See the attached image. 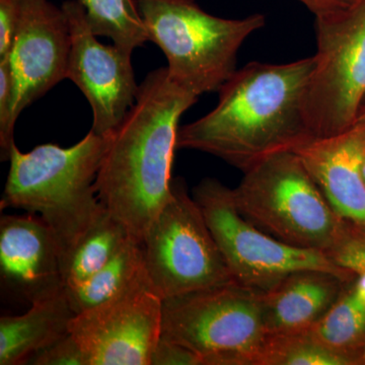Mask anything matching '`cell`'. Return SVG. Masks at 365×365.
Returning a JSON list of instances; mask_svg holds the SVG:
<instances>
[{
    "mask_svg": "<svg viewBox=\"0 0 365 365\" xmlns=\"http://www.w3.org/2000/svg\"><path fill=\"white\" fill-rule=\"evenodd\" d=\"M313 57L285 64L251 62L218 91L212 111L178 131L177 150L208 153L241 170L314 138L304 97Z\"/></svg>",
    "mask_w": 365,
    "mask_h": 365,
    "instance_id": "1",
    "label": "cell"
},
{
    "mask_svg": "<svg viewBox=\"0 0 365 365\" xmlns=\"http://www.w3.org/2000/svg\"><path fill=\"white\" fill-rule=\"evenodd\" d=\"M198 98L175 83L165 67L155 69L110 135L96 182L98 197L138 244L172 194L180 118Z\"/></svg>",
    "mask_w": 365,
    "mask_h": 365,
    "instance_id": "2",
    "label": "cell"
},
{
    "mask_svg": "<svg viewBox=\"0 0 365 365\" xmlns=\"http://www.w3.org/2000/svg\"><path fill=\"white\" fill-rule=\"evenodd\" d=\"M110 136L90 131L71 148L47 143L9 157V176L0 207L38 215L51 230L62 266L86 230L106 210L96 182Z\"/></svg>",
    "mask_w": 365,
    "mask_h": 365,
    "instance_id": "3",
    "label": "cell"
},
{
    "mask_svg": "<svg viewBox=\"0 0 365 365\" xmlns=\"http://www.w3.org/2000/svg\"><path fill=\"white\" fill-rule=\"evenodd\" d=\"M235 207L278 241L329 257L355 223L341 217L294 153H281L244 173L232 189Z\"/></svg>",
    "mask_w": 365,
    "mask_h": 365,
    "instance_id": "4",
    "label": "cell"
},
{
    "mask_svg": "<svg viewBox=\"0 0 365 365\" xmlns=\"http://www.w3.org/2000/svg\"><path fill=\"white\" fill-rule=\"evenodd\" d=\"M148 38L168 60L170 78L195 95L218 91L237 71L245 41L266 25L264 14L223 19L195 0H137Z\"/></svg>",
    "mask_w": 365,
    "mask_h": 365,
    "instance_id": "5",
    "label": "cell"
},
{
    "mask_svg": "<svg viewBox=\"0 0 365 365\" xmlns=\"http://www.w3.org/2000/svg\"><path fill=\"white\" fill-rule=\"evenodd\" d=\"M263 295L232 281L163 299L160 337L196 353L202 365H259L268 338Z\"/></svg>",
    "mask_w": 365,
    "mask_h": 365,
    "instance_id": "6",
    "label": "cell"
},
{
    "mask_svg": "<svg viewBox=\"0 0 365 365\" xmlns=\"http://www.w3.org/2000/svg\"><path fill=\"white\" fill-rule=\"evenodd\" d=\"M144 265L163 299L232 282L198 204L181 179L144 235Z\"/></svg>",
    "mask_w": 365,
    "mask_h": 365,
    "instance_id": "7",
    "label": "cell"
},
{
    "mask_svg": "<svg viewBox=\"0 0 365 365\" xmlns=\"http://www.w3.org/2000/svg\"><path fill=\"white\" fill-rule=\"evenodd\" d=\"M211 234L235 282L266 292L290 274L319 270L346 281L356 276L322 252L297 248L274 239L248 222L235 207L232 189L205 179L193 191Z\"/></svg>",
    "mask_w": 365,
    "mask_h": 365,
    "instance_id": "8",
    "label": "cell"
},
{
    "mask_svg": "<svg viewBox=\"0 0 365 365\" xmlns=\"http://www.w3.org/2000/svg\"><path fill=\"white\" fill-rule=\"evenodd\" d=\"M317 53L304 111L313 137H328L357 121L365 100V0L342 13L314 19Z\"/></svg>",
    "mask_w": 365,
    "mask_h": 365,
    "instance_id": "9",
    "label": "cell"
},
{
    "mask_svg": "<svg viewBox=\"0 0 365 365\" xmlns=\"http://www.w3.org/2000/svg\"><path fill=\"white\" fill-rule=\"evenodd\" d=\"M163 299L146 275L124 294L74 317L71 335L88 365H150L162 336Z\"/></svg>",
    "mask_w": 365,
    "mask_h": 365,
    "instance_id": "10",
    "label": "cell"
},
{
    "mask_svg": "<svg viewBox=\"0 0 365 365\" xmlns=\"http://www.w3.org/2000/svg\"><path fill=\"white\" fill-rule=\"evenodd\" d=\"M71 30L67 78L73 81L93 111L91 130L110 136L135 102L139 86L131 53L98 42L78 0L62 4Z\"/></svg>",
    "mask_w": 365,
    "mask_h": 365,
    "instance_id": "11",
    "label": "cell"
},
{
    "mask_svg": "<svg viewBox=\"0 0 365 365\" xmlns=\"http://www.w3.org/2000/svg\"><path fill=\"white\" fill-rule=\"evenodd\" d=\"M71 30L62 6L23 0L20 26L6 57L16 86L14 117L67 78Z\"/></svg>",
    "mask_w": 365,
    "mask_h": 365,
    "instance_id": "12",
    "label": "cell"
},
{
    "mask_svg": "<svg viewBox=\"0 0 365 365\" xmlns=\"http://www.w3.org/2000/svg\"><path fill=\"white\" fill-rule=\"evenodd\" d=\"M0 275L4 287L30 304L66 288L58 245L40 216H1Z\"/></svg>",
    "mask_w": 365,
    "mask_h": 365,
    "instance_id": "13",
    "label": "cell"
},
{
    "mask_svg": "<svg viewBox=\"0 0 365 365\" xmlns=\"http://www.w3.org/2000/svg\"><path fill=\"white\" fill-rule=\"evenodd\" d=\"M334 210L365 227V119L328 137H314L294 151Z\"/></svg>",
    "mask_w": 365,
    "mask_h": 365,
    "instance_id": "14",
    "label": "cell"
},
{
    "mask_svg": "<svg viewBox=\"0 0 365 365\" xmlns=\"http://www.w3.org/2000/svg\"><path fill=\"white\" fill-rule=\"evenodd\" d=\"M348 281L319 270L297 271L264 292V323L268 335L306 330L339 299Z\"/></svg>",
    "mask_w": 365,
    "mask_h": 365,
    "instance_id": "15",
    "label": "cell"
},
{
    "mask_svg": "<svg viewBox=\"0 0 365 365\" xmlns=\"http://www.w3.org/2000/svg\"><path fill=\"white\" fill-rule=\"evenodd\" d=\"M76 316L66 288L31 304L21 316L0 319V365L26 364L31 356L71 332Z\"/></svg>",
    "mask_w": 365,
    "mask_h": 365,
    "instance_id": "16",
    "label": "cell"
},
{
    "mask_svg": "<svg viewBox=\"0 0 365 365\" xmlns=\"http://www.w3.org/2000/svg\"><path fill=\"white\" fill-rule=\"evenodd\" d=\"M146 275L143 246L130 240L90 278L71 289L66 288L67 297L78 314L124 294Z\"/></svg>",
    "mask_w": 365,
    "mask_h": 365,
    "instance_id": "17",
    "label": "cell"
},
{
    "mask_svg": "<svg viewBox=\"0 0 365 365\" xmlns=\"http://www.w3.org/2000/svg\"><path fill=\"white\" fill-rule=\"evenodd\" d=\"M130 240L126 227L106 209L64 262V287L71 289L90 278Z\"/></svg>",
    "mask_w": 365,
    "mask_h": 365,
    "instance_id": "18",
    "label": "cell"
},
{
    "mask_svg": "<svg viewBox=\"0 0 365 365\" xmlns=\"http://www.w3.org/2000/svg\"><path fill=\"white\" fill-rule=\"evenodd\" d=\"M328 349L353 364H361L365 342V306L353 295L352 287L345 289L339 299L309 328Z\"/></svg>",
    "mask_w": 365,
    "mask_h": 365,
    "instance_id": "19",
    "label": "cell"
},
{
    "mask_svg": "<svg viewBox=\"0 0 365 365\" xmlns=\"http://www.w3.org/2000/svg\"><path fill=\"white\" fill-rule=\"evenodd\" d=\"M96 36L112 40L125 52L133 53L150 41L133 0H78Z\"/></svg>",
    "mask_w": 365,
    "mask_h": 365,
    "instance_id": "20",
    "label": "cell"
},
{
    "mask_svg": "<svg viewBox=\"0 0 365 365\" xmlns=\"http://www.w3.org/2000/svg\"><path fill=\"white\" fill-rule=\"evenodd\" d=\"M259 365H353L328 349L309 328L268 335Z\"/></svg>",
    "mask_w": 365,
    "mask_h": 365,
    "instance_id": "21",
    "label": "cell"
},
{
    "mask_svg": "<svg viewBox=\"0 0 365 365\" xmlns=\"http://www.w3.org/2000/svg\"><path fill=\"white\" fill-rule=\"evenodd\" d=\"M16 101V79L9 60L0 59V155L1 160H9L14 143L16 119L14 107Z\"/></svg>",
    "mask_w": 365,
    "mask_h": 365,
    "instance_id": "22",
    "label": "cell"
},
{
    "mask_svg": "<svg viewBox=\"0 0 365 365\" xmlns=\"http://www.w3.org/2000/svg\"><path fill=\"white\" fill-rule=\"evenodd\" d=\"M30 365H88L78 341L69 332L28 359Z\"/></svg>",
    "mask_w": 365,
    "mask_h": 365,
    "instance_id": "23",
    "label": "cell"
},
{
    "mask_svg": "<svg viewBox=\"0 0 365 365\" xmlns=\"http://www.w3.org/2000/svg\"><path fill=\"white\" fill-rule=\"evenodd\" d=\"M23 11V0H0V59L13 48Z\"/></svg>",
    "mask_w": 365,
    "mask_h": 365,
    "instance_id": "24",
    "label": "cell"
},
{
    "mask_svg": "<svg viewBox=\"0 0 365 365\" xmlns=\"http://www.w3.org/2000/svg\"><path fill=\"white\" fill-rule=\"evenodd\" d=\"M150 365H202L198 355L188 348L163 339L153 351Z\"/></svg>",
    "mask_w": 365,
    "mask_h": 365,
    "instance_id": "25",
    "label": "cell"
},
{
    "mask_svg": "<svg viewBox=\"0 0 365 365\" xmlns=\"http://www.w3.org/2000/svg\"><path fill=\"white\" fill-rule=\"evenodd\" d=\"M314 14V19H325L342 13L356 0H299Z\"/></svg>",
    "mask_w": 365,
    "mask_h": 365,
    "instance_id": "26",
    "label": "cell"
},
{
    "mask_svg": "<svg viewBox=\"0 0 365 365\" xmlns=\"http://www.w3.org/2000/svg\"><path fill=\"white\" fill-rule=\"evenodd\" d=\"M352 292L355 299L365 306V272L357 277L356 282L352 287Z\"/></svg>",
    "mask_w": 365,
    "mask_h": 365,
    "instance_id": "27",
    "label": "cell"
},
{
    "mask_svg": "<svg viewBox=\"0 0 365 365\" xmlns=\"http://www.w3.org/2000/svg\"><path fill=\"white\" fill-rule=\"evenodd\" d=\"M364 119H365V100L364 102L362 103L361 107H360L359 117H357V121H359V120Z\"/></svg>",
    "mask_w": 365,
    "mask_h": 365,
    "instance_id": "28",
    "label": "cell"
},
{
    "mask_svg": "<svg viewBox=\"0 0 365 365\" xmlns=\"http://www.w3.org/2000/svg\"><path fill=\"white\" fill-rule=\"evenodd\" d=\"M361 364H365V342L364 346V350H362L361 354Z\"/></svg>",
    "mask_w": 365,
    "mask_h": 365,
    "instance_id": "29",
    "label": "cell"
},
{
    "mask_svg": "<svg viewBox=\"0 0 365 365\" xmlns=\"http://www.w3.org/2000/svg\"><path fill=\"white\" fill-rule=\"evenodd\" d=\"M362 176H364V180L365 182V160L364 162V165H362Z\"/></svg>",
    "mask_w": 365,
    "mask_h": 365,
    "instance_id": "30",
    "label": "cell"
}]
</instances>
